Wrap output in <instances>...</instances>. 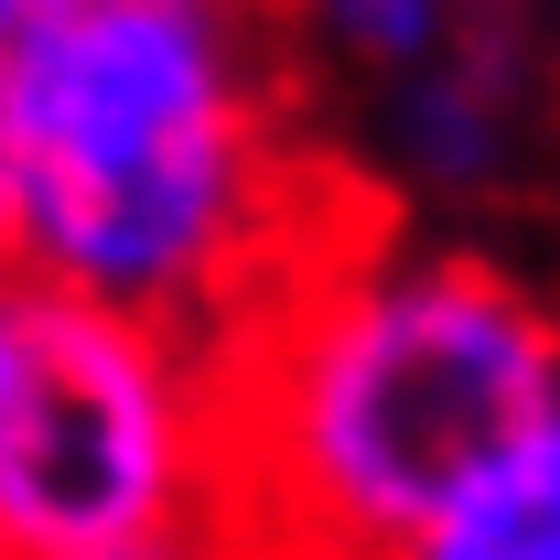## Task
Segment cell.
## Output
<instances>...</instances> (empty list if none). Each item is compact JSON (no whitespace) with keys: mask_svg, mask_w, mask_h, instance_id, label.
<instances>
[{"mask_svg":"<svg viewBox=\"0 0 560 560\" xmlns=\"http://www.w3.org/2000/svg\"><path fill=\"white\" fill-rule=\"evenodd\" d=\"M355 215L302 55L215 0L0 11L11 280L226 346Z\"/></svg>","mask_w":560,"mask_h":560,"instance_id":"cell-1","label":"cell"},{"mask_svg":"<svg viewBox=\"0 0 560 560\" xmlns=\"http://www.w3.org/2000/svg\"><path fill=\"white\" fill-rule=\"evenodd\" d=\"M226 410L280 560H410L560 410V270L355 206L226 335Z\"/></svg>","mask_w":560,"mask_h":560,"instance_id":"cell-2","label":"cell"},{"mask_svg":"<svg viewBox=\"0 0 560 560\" xmlns=\"http://www.w3.org/2000/svg\"><path fill=\"white\" fill-rule=\"evenodd\" d=\"M237 517L226 346L75 302L0 291V550L119 560Z\"/></svg>","mask_w":560,"mask_h":560,"instance_id":"cell-3","label":"cell"},{"mask_svg":"<svg viewBox=\"0 0 560 560\" xmlns=\"http://www.w3.org/2000/svg\"><path fill=\"white\" fill-rule=\"evenodd\" d=\"M313 108L346 195L399 226L495 237L560 215V44L517 11H453L420 66L313 86Z\"/></svg>","mask_w":560,"mask_h":560,"instance_id":"cell-4","label":"cell"},{"mask_svg":"<svg viewBox=\"0 0 560 560\" xmlns=\"http://www.w3.org/2000/svg\"><path fill=\"white\" fill-rule=\"evenodd\" d=\"M410 560H560V410L539 420Z\"/></svg>","mask_w":560,"mask_h":560,"instance_id":"cell-5","label":"cell"},{"mask_svg":"<svg viewBox=\"0 0 560 560\" xmlns=\"http://www.w3.org/2000/svg\"><path fill=\"white\" fill-rule=\"evenodd\" d=\"M119 560H280L248 517H215V528H184V539H151V550H119Z\"/></svg>","mask_w":560,"mask_h":560,"instance_id":"cell-6","label":"cell"},{"mask_svg":"<svg viewBox=\"0 0 560 560\" xmlns=\"http://www.w3.org/2000/svg\"><path fill=\"white\" fill-rule=\"evenodd\" d=\"M550 226H560V215H550ZM550 270H560V259H550Z\"/></svg>","mask_w":560,"mask_h":560,"instance_id":"cell-7","label":"cell"}]
</instances>
